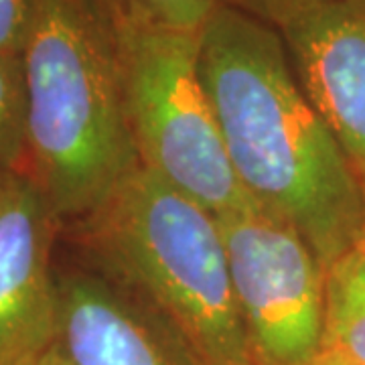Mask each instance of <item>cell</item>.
I'll list each match as a JSON object with an SVG mask.
<instances>
[{
    "mask_svg": "<svg viewBox=\"0 0 365 365\" xmlns=\"http://www.w3.org/2000/svg\"><path fill=\"white\" fill-rule=\"evenodd\" d=\"M199 67L246 195L292 225L325 270L357 248L364 185L302 90L282 33L220 4L199 33Z\"/></svg>",
    "mask_w": 365,
    "mask_h": 365,
    "instance_id": "1",
    "label": "cell"
},
{
    "mask_svg": "<svg viewBox=\"0 0 365 365\" xmlns=\"http://www.w3.org/2000/svg\"><path fill=\"white\" fill-rule=\"evenodd\" d=\"M25 173L57 220L83 222L140 167L104 0H33L23 55Z\"/></svg>",
    "mask_w": 365,
    "mask_h": 365,
    "instance_id": "2",
    "label": "cell"
},
{
    "mask_svg": "<svg viewBox=\"0 0 365 365\" xmlns=\"http://www.w3.org/2000/svg\"><path fill=\"white\" fill-rule=\"evenodd\" d=\"M78 225L91 268L148 304L197 365H256L215 213L140 169Z\"/></svg>",
    "mask_w": 365,
    "mask_h": 365,
    "instance_id": "3",
    "label": "cell"
},
{
    "mask_svg": "<svg viewBox=\"0 0 365 365\" xmlns=\"http://www.w3.org/2000/svg\"><path fill=\"white\" fill-rule=\"evenodd\" d=\"M110 13L140 167L215 215L256 205L225 153L201 78L199 35Z\"/></svg>",
    "mask_w": 365,
    "mask_h": 365,
    "instance_id": "4",
    "label": "cell"
},
{
    "mask_svg": "<svg viewBox=\"0 0 365 365\" xmlns=\"http://www.w3.org/2000/svg\"><path fill=\"white\" fill-rule=\"evenodd\" d=\"M256 365H317L325 349V266L258 205L217 215Z\"/></svg>",
    "mask_w": 365,
    "mask_h": 365,
    "instance_id": "5",
    "label": "cell"
},
{
    "mask_svg": "<svg viewBox=\"0 0 365 365\" xmlns=\"http://www.w3.org/2000/svg\"><path fill=\"white\" fill-rule=\"evenodd\" d=\"M61 222L25 170H4L0 195V365L49 353L57 321L53 237Z\"/></svg>",
    "mask_w": 365,
    "mask_h": 365,
    "instance_id": "6",
    "label": "cell"
},
{
    "mask_svg": "<svg viewBox=\"0 0 365 365\" xmlns=\"http://www.w3.org/2000/svg\"><path fill=\"white\" fill-rule=\"evenodd\" d=\"M57 321L49 353L59 365H197L148 304L110 276L55 274Z\"/></svg>",
    "mask_w": 365,
    "mask_h": 365,
    "instance_id": "7",
    "label": "cell"
},
{
    "mask_svg": "<svg viewBox=\"0 0 365 365\" xmlns=\"http://www.w3.org/2000/svg\"><path fill=\"white\" fill-rule=\"evenodd\" d=\"M300 86L365 185V0H329L280 29Z\"/></svg>",
    "mask_w": 365,
    "mask_h": 365,
    "instance_id": "8",
    "label": "cell"
},
{
    "mask_svg": "<svg viewBox=\"0 0 365 365\" xmlns=\"http://www.w3.org/2000/svg\"><path fill=\"white\" fill-rule=\"evenodd\" d=\"M325 349L351 364L365 365V254H343L327 268Z\"/></svg>",
    "mask_w": 365,
    "mask_h": 365,
    "instance_id": "9",
    "label": "cell"
},
{
    "mask_svg": "<svg viewBox=\"0 0 365 365\" xmlns=\"http://www.w3.org/2000/svg\"><path fill=\"white\" fill-rule=\"evenodd\" d=\"M26 158V93L23 61L0 57V170H23Z\"/></svg>",
    "mask_w": 365,
    "mask_h": 365,
    "instance_id": "10",
    "label": "cell"
},
{
    "mask_svg": "<svg viewBox=\"0 0 365 365\" xmlns=\"http://www.w3.org/2000/svg\"><path fill=\"white\" fill-rule=\"evenodd\" d=\"M114 13L148 25L195 33L207 25L222 0H104Z\"/></svg>",
    "mask_w": 365,
    "mask_h": 365,
    "instance_id": "11",
    "label": "cell"
},
{
    "mask_svg": "<svg viewBox=\"0 0 365 365\" xmlns=\"http://www.w3.org/2000/svg\"><path fill=\"white\" fill-rule=\"evenodd\" d=\"M33 0H0V57L23 55Z\"/></svg>",
    "mask_w": 365,
    "mask_h": 365,
    "instance_id": "12",
    "label": "cell"
},
{
    "mask_svg": "<svg viewBox=\"0 0 365 365\" xmlns=\"http://www.w3.org/2000/svg\"><path fill=\"white\" fill-rule=\"evenodd\" d=\"M329 0H222V4L237 9L258 19L278 31L309 9H314Z\"/></svg>",
    "mask_w": 365,
    "mask_h": 365,
    "instance_id": "13",
    "label": "cell"
},
{
    "mask_svg": "<svg viewBox=\"0 0 365 365\" xmlns=\"http://www.w3.org/2000/svg\"><path fill=\"white\" fill-rule=\"evenodd\" d=\"M317 365H357V364H351V361H347V359H341V357L333 355V353H323V355L319 357Z\"/></svg>",
    "mask_w": 365,
    "mask_h": 365,
    "instance_id": "14",
    "label": "cell"
},
{
    "mask_svg": "<svg viewBox=\"0 0 365 365\" xmlns=\"http://www.w3.org/2000/svg\"><path fill=\"white\" fill-rule=\"evenodd\" d=\"M23 365H59L55 361V357H53L51 353H45L43 357L39 359H33V361H29V364H23Z\"/></svg>",
    "mask_w": 365,
    "mask_h": 365,
    "instance_id": "15",
    "label": "cell"
},
{
    "mask_svg": "<svg viewBox=\"0 0 365 365\" xmlns=\"http://www.w3.org/2000/svg\"><path fill=\"white\" fill-rule=\"evenodd\" d=\"M364 191H365V185H364ZM357 248L361 250L365 254V220H364V230H361V237H359V244H357Z\"/></svg>",
    "mask_w": 365,
    "mask_h": 365,
    "instance_id": "16",
    "label": "cell"
},
{
    "mask_svg": "<svg viewBox=\"0 0 365 365\" xmlns=\"http://www.w3.org/2000/svg\"><path fill=\"white\" fill-rule=\"evenodd\" d=\"M2 177H4V170H0V195H2Z\"/></svg>",
    "mask_w": 365,
    "mask_h": 365,
    "instance_id": "17",
    "label": "cell"
}]
</instances>
